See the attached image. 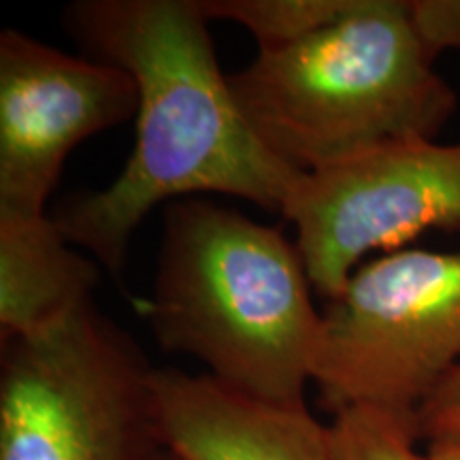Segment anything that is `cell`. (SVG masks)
<instances>
[{"instance_id": "cell-1", "label": "cell", "mask_w": 460, "mask_h": 460, "mask_svg": "<svg viewBox=\"0 0 460 460\" xmlns=\"http://www.w3.org/2000/svg\"><path fill=\"white\" fill-rule=\"evenodd\" d=\"M207 24L197 0H77L62 11L84 54L124 68L139 90L124 171L51 214L73 245L118 279L132 234L158 205L226 194L281 214L301 175L247 126Z\"/></svg>"}, {"instance_id": "cell-9", "label": "cell", "mask_w": 460, "mask_h": 460, "mask_svg": "<svg viewBox=\"0 0 460 460\" xmlns=\"http://www.w3.org/2000/svg\"><path fill=\"white\" fill-rule=\"evenodd\" d=\"M101 269L75 250L51 214H0V341L65 322L92 301Z\"/></svg>"}, {"instance_id": "cell-6", "label": "cell", "mask_w": 460, "mask_h": 460, "mask_svg": "<svg viewBox=\"0 0 460 460\" xmlns=\"http://www.w3.org/2000/svg\"><path fill=\"white\" fill-rule=\"evenodd\" d=\"M281 216L314 290L335 298L360 261L429 233L460 234V143L399 139L301 172Z\"/></svg>"}, {"instance_id": "cell-4", "label": "cell", "mask_w": 460, "mask_h": 460, "mask_svg": "<svg viewBox=\"0 0 460 460\" xmlns=\"http://www.w3.org/2000/svg\"><path fill=\"white\" fill-rule=\"evenodd\" d=\"M0 348V460H154L166 447L156 367L94 301Z\"/></svg>"}, {"instance_id": "cell-3", "label": "cell", "mask_w": 460, "mask_h": 460, "mask_svg": "<svg viewBox=\"0 0 460 460\" xmlns=\"http://www.w3.org/2000/svg\"><path fill=\"white\" fill-rule=\"evenodd\" d=\"M228 84L258 141L296 172L390 141L435 139L458 105L413 28L410 0H360L301 41L258 49Z\"/></svg>"}, {"instance_id": "cell-7", "label": "cell", "mask_w": 460, "mask_h": 460, "mask_svg": "<svg viewBox=\"0 0 460 460\" xmlns=\"http://www.w3.org/2000/svg\"><path fill=\"white\" fill-rule=\"evenodd\" d=\"M139 109L124 68L31 34H0V214H48L68 154Z\"/></svg>"}, {"instance_id": "cell-10", "label": "cell", "mask_w": 460, "mask_h": 460, "mask_svg": "<svg viewBox=\"0 0 460 460\" xmlns=\"http://www.w3.org/2000/svg\"><path fill=\"white\" fill-rule=\"evenodd\" d=\"M207 20L241 24L261 49L290 45L335 24L360 0H197Z\"/></svg>"}, {"instance_id": "cell-2", "label": "cell", "mask_w": 460, "mask_h": 460, "mask_svg": "<svg viewBox=\"0 0 460 460\" xmlns=\"http://www.w3.org/2000/svg\"><path fill=\"white\" fill-rule=\"evenodd\" d=\"M312 288L284 233L190 197L166 205L154 292L135 305L164 352L237 393L301 405L322 329Z\"/></svg>"}, {"instance_id": "cell-12", "label": "cell", "mask_w": 460, "mask_h": 460, "mask_svg": "<svg viewBox=\"0 0 460 460\" xmlns=\"http://www.w3.org/2000/svg\"><path fill=\"white\" fill-rule=\"evenodd\" d=\"M410 15L430 56L460 51V0H410Z\"/></svg>"}, {"instance_id": "cell-5", "label": "cell", "mask_w": 460, "mask_h": 460, "mask_svg": "<svg viewBox=\"0 0 460 460\" xmlns=\"http://www.w3.org/2000/svg\"><path fill=\"white\" fill-rule=\"evenodd\" d=\"M458 365L460 252H390L360 264L326 301L314 384L331 413L418 411Z\"/></svg>"}, {"instance_id": "cell-11", "label": "cell", "mask_w": 460, "mask_h": 460, "mask_svg": "<svg viewBox=\"0 0 460 460\" xmlns=\"http://www.w3.org/2000/svg\"><path fill=\"white\" fill-rule=\"evenodd\" d=\"M418 441V413L393 407L349 405L326 424L331 460H429Z\"/></svg>"}, {"instance_id": "cell-13", "label": "cell", "mask_w": 460, "mask_h": 460, "mask_svg": "<svg viewBox=\"0 0 460 460\" xmlns=\"http://www.w3.org/2000/svg\"><path fill=\"white\" fill-rule=\"evenodd\" d=\"M418 424L422 439L437 430L460 424V365L418 407Z\"/></svg>"}, {"instance_id": "cell-15", "label": "cell", "mask_w": 460, "mask_h": 460, "mask_svg": "<svg viewBox=\"0 0 460 460\" xmlns=\"http://www.w3.org/2000/svg\"><path fill=\"white\" fill-rule=\"evenodd\" d=\"M154 460H188V458H183L181 454H177L175 450H171V447H164V450L160 452Z\"/></svg>"}, {"instance_id": "cell-8", "label": "cell", "mask_w": 460, "mask_h": 460, "mask_svg": "<svg viewBox=\"0 0 460 460\" xmlns=\"http://www.w3.org/2000/svg\"><path fill=\"white\" fill-rule=\"evenodd\" d=\"M154 393L166 447L188 460H331L326 424L305 402H267L180 369H156Z\"/></svg>"}, {"instance_id": "cell-14", "label": "cell", "mask_w": 460, "mask_h": 460, "mask_svg": "<svg viewBox=\"0 0 460 460\" xmlns=\"http://www.w3.org/2000/svg\"><path fill=\"white\" fill-rule=\"evenodd\" d=\"M429 460H460V424L437 430L427 439Z\"/></svg>"}]
</instances>
